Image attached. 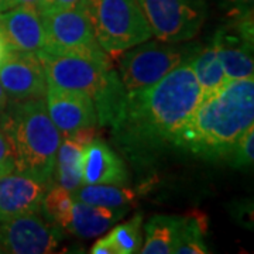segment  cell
Here are the masks:
<instances>
[{
  "label": "cell",
  "instance_id": "cell-1",
  "mask_svg": "<svg viewBox=\"0 0 254 254\" xmlns=\"http://www.w3.org/2000/svg\"><path fill=\"white\" fill-rule=\"evenodd\" d=\"M200 102L190 60L153 85L127 92L123 112L113 125L119 150L138 168H147L175 147V140Z\"/></svg>",
  "mask_w": 254,
  "mask_h": 254
},
{
  "label": "cell",
  "instance_id": "cell-2",
  "mask_svg": "<svg viewBox=\"0 0 254 254\" xmlns=\"http://www.w3.org/2000/svg\"><path fill=\"white\" fill-rule=\"evenodd\" d=\"M253 123L254 79L227 81L218 92L200 99L181 128L175 147L209 161L227 160Z\"/></svg>",
  "mask_w": 254,
  "mask_h": 254
},
{
  "label": "cell",
  "instance_id": "cell-3",
  "mask_svg": "<svg viewBox=\"0 0 254 254\" xmlns=\"http://www.w3.org/2000/svg\"><path fill=\"white\" fill-rule=\"evenodd\" d=\"M0 128L9 140L16 171L53 185L61 133L48 115L46 99L9 103L0 113Z\"/></svg>",
  "mask_w": 254,
  "mask_h": 254
},
{
  "label": "cell",
  "instance_id": "cell-4",
  "mask_svg": "<svg viewBox=\"0 0 254 254\" xmlns=\"http://www.w3.org/2000/svg\"><path fill=\"white\" fill-rule=\"evenodd\" d=\"M36 55L48 85L89 95L102 126H113L118 122L126 103L127 91L118 71L112 69L110 61L51 54L44 50Z\"/></svg>",
  "mask_w": 254,
  "mask_h": 254
},
{
  "label": "cell",
  "instance_id": "cell-5",
  "mask_svg": "<svg viewBox=\"0 0 254 254\" xmlns=\"http://www.w3.org/2000/svg\"><path fill=\"white\" fill-rule=\"evenodd\" d=\"M78 7L110 57H119L153 36L137 0H79Z\"/></svg>",
  "mask_w": 254,
  "mask_h": 254
},
{
  "label": "cell",
  "instance_id": "cell-6",
  "mask_svg": "<svg viewBox=\"0 0 254 254\" xmlns=\"http://www.w3.org/2000/svg\"><path fill=\"white\" fill-rule=\"evenodd\" d=\"M199 44L144 41L122 54L119 78L127 92H134L158 82L175 66L188 61Z\"/></svg>",
  "mask_w": 254,
  "mask_h": 254
},
{
  "label": "cell",
  "instance_id": "cell-7",
  "mask_svg": "<svg viewBox=\"0 0 254 254\" xmlns=\"http://www.w3.org/2000/svg\"><path fill=\"white\" fill-rule=\"evenodd\" d=\"M38 13L44 31V51L110 61L109 55L98 44L88 20L78 6Z\"/></svg>",
  "mask_w": 254,
  "mask_h": 254
},
{
  "label": "cell",
  "instance_id": "cell-8",
  "mask_svg": "<svg viewBox=\"0 0 254 254\" xmlns=\"http://www.w3.org/2000/svg\"><path fill=\"white\" fill-rule=\"evenodd\" d=\"M153 36L164 43H187L200 31L206 0H137Z\"/></svg>",
  "mask_w": 254,
  "mask_h": 254
},
{
  "label": "cell",
  "instance_id": "cell-9",
  "mask_svg": "<svg viewBox=\"0 0 254 254\" xmlns=\"http://www.w3.org/2000/svg\"><path fill=\"white\" fill-rule=\"evenodd\" d=\"M218 57L227 81L253 78V11L233 14L213 37Z\"/></svg>",
  "mask_w": 254,
  "mask_h": 254
},
{
  "label": "cell",
  "instance_id": "cell-10",
  "mask_svg": "<svg viewBox=\"0 0 254 254\" xmlns=\"http://www.w3.org/2000/svg\"><path fill=\"white\" fill-rule=\"evenodd\" d=\"M63 229L38 212L20 215L0 223V253H54L63 240Z\"/></svg>",
  "mask_w": 254,
  "mask_h": 254
},
{
  "label": "cell",
  "instance_id": "cell-11",
  "mask_svg": "<svg viewBox=\"0 0 254 254\" xmlns=\"http://www.w3.org/2000/svg\"><path fill=\"white\" fill-rule=\"evenodd\" d=\"M0 85L11 102L46 98V75L33 53L11 50L0 64Z\"/></svg>",
  "mask_w": 254,
  "mask_h": 254
},
{
  "label": "cell",
  "instance_id": "cell-12",
  "mask_svg": "<svg viewBox=\"0 0 254 254\" xmlns=\"http://www.w3.org/2000/svg\"><path fill=\"white\" fill-rule=\"evenodd\" d=\"M46 106L55 127L65 138L85 126L98 123L96 108L89 95L47 83Z\"/></svg>",
  "mask_w": 254,
  "mask_h": 254
},
{
  "label": "cell",
  "instance_id": "cell-13",
  "mask_svg": "<svg viewBox=\"0 0 254 254\" xmlns=\"http://www.w3.org/2000/svg\"><path fill=\"white\" fill-rule=\"evenodd\" d=\"M50 187L53 185L16 170L0 175V223L20 215L40 212Z\"/></svg>",
  "mask_w": 254,
  "mask_h": 254
},
{
  "label": "cell",
  "instance_id": "cell-14",
  "mask_svg": "<svg viewBox=\"0 0 254 254\" xmlns=\"http://www.w3.org/2000/svg\"><path fill=\"white\" fill-rule=\"evenodd\" d=\"M0 33L13 51L33 53L44 50V31L34 6L20 4L0 11Z\"/></svg>",
  "mask_w": 254,
  "mask_h": 254
},
{
  "label": "cell",
  "instance_id": "cell-15",
  "mask_svg": "<svg viewBox=\"0 0 254 254\" xmlns=\"http://www.w3.org/2000/svg\"><path fill=\"white\" fill-rule=\"evenodd\" d=\"M128 181L123 160L103 140L95 138L83 148L82 184L126 187Z\"/></svg>",
  "mask_w": 254,
  "mask_h": 254
},
{
  "label": "cell",
  "instance_id": "cell-16",
  "mask_svg": "<svg viewBox=\"0 0 254 254\" xmlns=\"http://www.w3.org/2000/svg\"><path fill=\"white\" fill-rule=\"evenodd\" d=\"M127 212L128 205L109 208L73 200L71 220L66 230L81 239H93L103 235L120 219L125 218Z\"/></svg>",
  "mask_w": 254,
  "mask_h": 254
},
{
  "label": "cell",
  "instance_id": "cell-17",
  "mask_svg": "<svg viewBox=\"0 0 254 254\" xmlns=\"http://www.w3.org/2000/svg\"><path fill=\"white\" fill-rule=\"evenodd\" d=\"M190 64L199 85L200 99L208 98L227 83L213 41L206 47L199 46L190 58Z\"/></svg>",
  "mask_w": 254,
  "mask_h": 254
},
{
  "label": "cell",
  "instance_id": "cell-18",
  "mask_svg": "<svg viewBox=\"0 0 254 254\" xmlns=\"http://www.w3.org/2000/svg\"><path fill=\"white\" fill-rule=\"evenodd\" d=\"M83 147L71 138H65L58 147L55 157L54 175L60 187L68 192H75L82 185Z\"/></svg>",
  "mask_w": 254,
  "mask_h": 254
},
{
  "label": "cell",
  "instance_id": "cell-19",
  "mask_svg": "<svg viewBox=\"0 0 254 254\" xmlns=\"http://www.w3.org/2000/svg\"><path fill=\"white\" fill-rule=\"evenodd\" d=\"M181 216L157 215L151 218L145 225V242L138 253L144 254H170L180 227Z\"/></svg>",
  "mask_w": 254,
  "mask_h": 254
},
{
  "label": "cell",
  "instance_id": "cell-20",
  "mask_svg": "<svg viewBox=\"0 0 254 254\" xmlns=\"http://www.w3.org/2000/svg\"><path fill=\"white\" fill-rule=\"evenodd\" d=\"M73 200H82L98 206H127L136 200V192L126 187L116 185H92L82 184L78 190L71 193Z\"/></svg>",
  "mask_w": 254,
  "mask_h": 254
},
{
  "label": "cell",
  "instance_id": "cell-21",
  "mask_svg": "<svg viewBox=\"0 0 254 254\" xmlns=\"http://www.w3.org/2000/svg\"><path fill=\"white\" fill-rule=\"evenodd\" d=\"M206 216L203 213H192L184 216L177 240L174 243L173 253L175 254H205L208 247L203 236L206 233Z\"/></svg>",
  "mask_w": 254,
  "mask_h": 254
},
{
  "label": "cell",
  "instance_id": "cell-22",
  "mask_svg": "<svg viewBox=\"0 0 254 254\" xmlns=\"http://www.w3.org/2000/svg\"><path fill=\"white\" fill-rule=\"evenodd\" d=\"M72 206L73 198L71 192L64 190L60 185L50 187L41 203V209L46 215L47 220L65 230L71 220Z\"/></svg>",
  "mask_w": 254,
  "mask_h": 254
},
{
  "label": "cell",
  "instance_id": "cell-23",
  "mask_svg": "<svg viewBox=\"0 0 254 254\" xmlns=\"http://www.w3.org/2000/svg\"><path fill=\"white\" fill-rule=\"evenodd\" d=\"M143 215H136L130 220L116 226L109 235L116 246L118 254L138 253L143 243Z\"/></svg>",
  "mask_w": 254,
  "mask_h": 254
},
{
  "label": "cell",
  "instance_id": "cell-24",
  "mask_svg": "<svg viewBox=\"0 0 254 254\" xmlns=\"http://www.w3.org/2000/svg\"><path fill=\"white\" fill-rule=\"evenodd\" d=\"M235 168L250 167L254 161V127H250L237 141L233 151L226 160Z\"/></svg>",
  "mask_w": 254,
  "mask_h": 254
},
{
  "label": "cell",
  "instance_id": "cell-25",
  "mask_svg": "<svg viewBox=\"0 0 254 254\" xmlns=\"http://www.w3.org/2000/svg\"><path fill=\"white\" fill-rule=\"evenodd\" d=\"M14 160L11 155V148H10L9 140L3 130L0 128V175L14 171Z\"/></svg>",
  "mask_w": 254,
  "mask_h": 254
},
{
  "label": "cell",
  "instance_id": "cell-26",
  "mask_svg": "<svg viewBox=\"0 0 254 254\" xmlns=\"http://www.w3.org/2000/svg\"><path fill=\"white\" fill-rule=\"evenodd\" d=\"M96 136H98V130H96V125H95V126H85L78 128L76 131H73L72 136L68 137V138H71L75 143H78L81 147L85 148L86 145L91 144L92 141L96 138Z\"/></svg>",
  "mask_w": 254,
  "mask_h": 254
},
{
  "label": "cell",
  "instance_id": "cell-27",
  "mask_svg": "<svg viewBox=\"0 0 254 254\" xmlns=\"http://www.w3.org/2000/svg\"><path fill=\"white\" fill-rule=\"evenodd\" d=\"M79 0H41L37 4L36 9L38 11L44 10H58V9H69L78 6Z\"/></svg>",
  "mask_w": 254,
  "mask_h": 254
},
{
  "label": "cell",
  "instance_id": "cell-28",
  "mask_svg": "<svg viewBox=\"0 0 254 254\" xmlns=\"http://www.w3.org/2000/svg\"><path fill=\"white\" fill-rule=\"evenodd\" d=\"M92 254H118L116 246L113 243L110 235L99 239L95 245L92 246L91 249Z\"/></svg>",
  "mask_w": 254,
  "mask_h": 254
},
{
  "label": "cell",
  "instance_id": "cell-29",
  "mask_svg": "<svg viewBox=\"0 0 254 254\" xmlns=\"http://www.w3.org/2000/svg\"><path fill=\"white\" fill-rule=\"evenodd\" d=\"M253 1L254 0H229L227 3H230L233 6V9H232V16H233V14L253 11Z\"/></svg>",
  "mask_w": 254,
  "mask_h": 254
},
{
  "label": "cell",
  "instance_id": "cell-30",
  "mask_svg": "<svg viewBox=\"0 0 254 254\" xmlns=\"http://www.w3.org/2000/svg\"><path fill=\"white\" fill-rule=\"evenodd\" d=\"M10 51H11V48H10L9 43L6 41V38L0 33V64L6 60V57L10 54Z\"/></svg>",
  "mask_w": 254,
  "mask_h": 254
},
{
  "label": "cell",
  "instance_id": "cell-31",
  "mask_svg": "<svg viewBox=\"0 0 254 254\" xmlns=\"http://www.w3.org/2000/svg\"><path fill=\"white\" fill-rule=\"evenodd\" d=\"M41 0H6V4H7V9L14 7V6H20V4H27V6H34V7H37V4Z\"/></svg>",
  "mask_w": 254,
  "mask_h": 254
},
{
  "label": "cell",
  "instance_id": "cell-32",
  "mask_svg": "<svg viewBox=\"0 0 254 254\" xmlns=\"http://www.w3.org/2000/svg\"><path fill=\"white\" fill-rule=\"evenodd\" d=\"M7 105H9V98H7L6 92L3 89V86L0 85V113L6 110Z\"/></svg>",
  "mask_w": 254,
  "mask_h": 254
},
{
  "label": "cell",
  "instance_id": "cell-33",
  "mask_svg": "<svg viewBox=\"0 0 254 254\" xmlns=\"http://www.w3.org/2000/svg\"><path fill=\"white\" fill-rule=\"evenodd\" d=\"M3 10H7V4H6V0H0V11Z\"/></svg>",
  "mask_w": 254,
  "mask_h": 254
},
{
  "label": "cell",
  "instance_id": "cell-34",
  "mask_svg": "<svg viewBox=\"0 0 254 254\" xmlns=\"http://www.w3.org/2000/svg\"><path fill=\"white\" fill-rule=\"evenodd\" d=\"M226 1H229V0H226Z\"/></svg>",
  "mask_w": 254,
  "mask_h": 254
}]
</instances>
